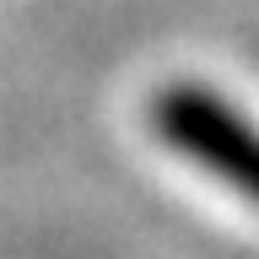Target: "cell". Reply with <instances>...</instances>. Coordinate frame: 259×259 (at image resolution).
I'll return each mask as SVG.
<instances>
[{"label":"cell","instance_id":"1","mask_svg":"<svg viewBox=\"0 0 259 259\" xmlns=\"http://www.w3.org/2000/svg\"><path fill=\"white\" fill-rule=\"evenodd\" d=\"M151 130L162 146L205 167L216 184L238 189L259 205V130L227 97L205 92L200 81H178L151 97Z\"/></svg>","mask_w":259,"mask_h":259}]
</instances>
